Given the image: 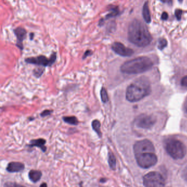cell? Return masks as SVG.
<instances>
[{
	"mask_svg": "<svg viewBox=\"0 0 187 187\" xmlns=\"http://www.w3.org/2000/svg\"><path fill=\"white\" fill-rule=\"evenodd\" d=\"M128 39L137 46L144 47L150 43L152 37L146 25L140 21L134 20L129 26Z\"/></svg>",
	"mask_w": 187,
	"mask_h": 187,
	"instance_id": "6da1fadb",
	"label": "cell"
},
{
	"mask_svg": "<svg viewBox=\"0 0 187 187\" xmlns=\"http://www.w3.org/2000/svg\"><path fill=\"white\" fill-rule=\"evenodd\" d=\"M151 92L149 81L146 77H140L128 87L126 90V98L129 102H137L149 95Z\"/></svg>",
	"mask_w": 187,
	"mask_h": 187,
	"instance_id": "7a4b0ae2",
	"label": "cell"
},
{
	"mask_svg": "<svg viewBox=\"0 0 187 187\" xmlns=\"http://www.w3.org/2000/svg\"><path fill=\"white\" fill-rule=\"evenodd\" d=\"M153 65V61L149 58L141 56L126 61L121 65L120 70L129 75L138 74L149 70Z\"/></svg>",
	"mask_w": 187,
	"mask_h": 187,
	"instance_id": "3957f363",
	"label": "cell"
},
{
	"mask_svg": "<svg viewBox=\"0 0 187 187\" xmlns=\"http://www.w3.org/2000/svg\"><path fill=\"white\" fill-rule=\"evenodd\" d=\"M165 150L170 157L174 159H182L185 157L187 150L183 143L180 140L171 139L167 140L165 143Z\"/></svg>",
	"mask_w": 187,
	"mask_h": 187,
	"instance_id": "277c9868",
	"label": "cell"
},
{
	"mask_svg": "<svg viewBox=\"0 0 187 187\" xmlns=\"http://www.w3.org/2000/svg\"><path fill=\"white\" fill-rule=\"evenodd\" d=\"M143 184L146 187H165V180L157 172H150L143 177Z\"/></svg>",
	"mask_w": 187,
	"mask_h": 187,
	"instance_id": "5b68a950",
	"label": "cell"
},
{
	"mask_svg": "<svg viewBox=\"0 0 187 187\" xmlns=\"http://www.w3.org/2000/svg\"><path fill=\"white\" fill-rule=\"evenodd\" d=\"M138 165L143 169H148L154 166L157 161L156 154L153 152H147L135 155Z\"/></svg>",
	"mask_w": 187,
	"mask_h": 187,
	"instance_id": "8992f818",
	"label": "cell"
},
{
	"mask_svg": "<svg viewBox=\"0 0 187 187\" xmlns=\"http://www.w3.org/2000/svg\"><path fill=\"white\" fill-rule=\"evenodd\" d=\"M56 60L57 54L55 52H53L49 59H48L44 55H39L35 57L27 58L25 59V61L27 64H30L38 65L43 67H51L55 63Z\"/></svg>",
	"mask_w": 187,
	"mask_h": 187,
	"instance_id": "52a82bcc",
	"label": "cell"
},
{
	"mask_svg": "<svg viewBox=\"0 0 187 187\" xmlns=\"http://www.w3.org/2000/svg\"><path fill=\"white\" fill-rule=\"evenodd\" d=\"M156 122V119L153 116L143 114L136 118L135 124L136 126L142 129H150Z\"/></svg>",
	"mask_w": 187,
	"mask_h": 187,
	"instance_id": "ba28073f",
	"label": "cell"
},
{
	"mask_svg": "<svg viewBox=\"0 0 187 187\" xmlns=\"http://www.w3.org/2000/svg\"><path fill=\"white\" fill-rule=\"evenodd\" d=\"M135 155L142 153L155 152V148L152 142L148 139H143L137 141L133 146Z\"/></svg>",
	"mask_w": 187,
	"mask_h": 187,
	"instance_id": "9c48e42d",
	"label": "cell"
},
{
	"mask_svg": "<svg viewBox=\"0 0 187 187\" xmlns=\"http://www.w3.org/2000/svg\"><path fill=\"white\" fill-rule=\"evenodd\" d=\"M112 49L116 54L121 56H130L134 53L132 49L126 47L123 43L118 42H115L112 44Z\"/></svg>",
	"mask_w": 187,
	"mask_h": 187,
	"instance_id": "30bf717a",
	"label": "cell"
},
{
	"mask_svg": "<svg viewBox=\"0 0 187 187\" xmlns=\"http://www.w3.org/2000/svg\"><path fill=\"white\" fill-rule=\"evenodd\" d=\"M14 34L17 38V47L19 48L21 51H23L24 49L23 47V41L26 38L27 32L26 30L22 27H18L14 29Z\"/></svg>",
	"mask_w": 187,
	"mask_h": 187,
	"instance_id": "8fae6325",
	"label": "cell"
},
{
	"mask_svg": "<svg viewBox=\"0 0 187 187\" xmlns=\"http://www.w3.org/2000/svg\"><path fill=\"white\" fill-rule=\"evenodd\" d=\"M25 165L21 162L12 161L8 164L6 170L10 173H15L21 172L24 170Z\"/></svg>",
	"mask_w": 187,
	"mask_h": 187,
	"instance_id": "7c38bea8",
	"label": "cell"
},
{
	"mask_svg": "<svg viewBox=\"0 0 187 187\" xmlns=\"http://www.w3.org/2000/svg\"><path fill=\"white\" fill-rule=\"evenodd\" d=\"M46 143V141L44 139H38L31 140L29 144L27 146L30 148L34 147H36L40 148L43 152H45L47 150V147L45 146V144Z\"/></svg>",
	"mask_w": 187,
	"mask_h": 187,
	"instance_id": "4fadbf2b",
	"label": "cell"
},
{
	"mask_svg": "<svg viewBox=\"0 0 187 187\" xmlns=\"http://www.w3.org/2000/svg\"><path fill=\"white\" fill-rule=\"evenodd\" d=\"M29 178L30 180L33 183H36L40 180L42 174L41 171L31 170L29 172Z\"/></svg>",
	"mask_w": 187,
	"mask_h": 187,
	"instance_id": "5bb4252c",
	"label": "cell"
},
{
	"mask_svg": "<svg viewBox=\"0 0 187 187\" xmlns=\"http://www.w3.org/2000/svg\"><path fill=\"white\" fill-rule=\"evenodd\" d=\"M109 11V13L106 14L105 18H103V19L105 21L106 20L118 16L120 13L119 8L117 6H109V8H108Z\"/></svg>",
	"mask_w": 187,
	"mask_h": 187,
	"instance_id": "9a60e30c",
	"label": "cell"
},
{
	"mask_svg": "<svg viewBox=\"0 0 187 187\" xmlns=\"http://www.w3.org/2000/svg\"><path fill=\"white\" fill-rule=\"evenodd\" d=\"M92 128L93 130L95 131V133L97 134L99 138H101L102 137V133L101 130V124L98 119H95L92 121Z\"/></svg>",
	"mask_w": 187,
	"mask_h": 187,
	"instance_id": "2e32d148",
	"label": "cell"
},
{
	"mask_svg": "<svg viewBox=\"0 0 187 187\" xmlns=\"http://www.w3.org/2000/svg\"><path fill=\"white\" fill-rule=\"evenodd\" d=\"M143 16L144 19L147 23H150L151 21V16L150 13L149 9L148 2H146L144 4L143 7Z\"/></svg>",
	"mask_w": 187,
	"mask_h": 187,
	"instance_id": "e0dca14e",
	"label": "cell"
},
{
	"mask_svg": "<svg viewBox=\"0 0 187 187\" xmlns=\"http://www.w3.org/2000/svg\"><path fill=\"white\" fill-rule=\"evenodd\" d=\"M108 161L109 167H110V169H112V170H115L116 166V159L115 156L114 155V154L111 152H109L108 153Z\"/></svg>",
	"mask_w": 187,
	"mask_h": 187,
	"instance_id": "ac0fdd59",
	"label": "cell"
},
{
	"mask_svg": "<svg viewBox=\"0 0 187 187\" xmlns=\"http://www.w3.org/2000/svg\"><path fill=\"white\" fill-rule=\"evenodd\" d=\"M63 120L65 122L72 125H78V120L77 118L75 116H65L63 117Z\"/></svg>",
	"mask_w": 187,
	"mask_h": 187,
	"instance_id": "d6986e66",
	"label": "cell"
},
{
	"mask_svg": "<svg viewBox=\"0 0 187 187\" xmlns=\"http://www.w3.org/2000/svg\"><path fill=\"white\" fill-rule=\"evenodd\" d=\"M101 98L102 102L106 103L109 101V97L106 90L104 87H102L101 90Z\"/></svg>",
	"mask_w": 187,
	"mask_h": 187,
	"instance_id": "ffe728a7",
	"label": "cell"
},
{
	"mask_svg": "<svg viewBox=\"0 0 187 187\" xmlns=\"http://www.w3.org/2000/svg\"><path fill=\"white\" fill-rule=\"evenodd\" d=\"M167 45V42L164 38H161L159 40L158 42V48L160 50H163L165 48Z\"/></svg>",
	"mask_w": 187,
	"mask_h": 187,
	"instance_id": "44dd1931",
	"label": "cell"
},
{
	"mask_svg": "<svg viewBox=\"0 0 187 187\" xmlns=\"http://www.w3.org/2000/svg\"><path fill=\"white\" fill-rule=\"evenodd\" d=\"M44 69L42 67L40 68H35L34 69V71H33V73L34 75L37 78H39L42 75V74L44 73Z\"/></svg>",
	"mask_w": 187,
	"mask_h": 187,
	"instance_id": "7402d4cb",
	"label": "cell"
},
{
	"mask_svg": "<svg viewBox=\"0 0 187 187\" xmlns=\"http://www.w3.org/2000/svg\"><path fill=\"white\" fill-rule=\"evenodd\" d=\"M4 187H25L19 184L12 182H7L6 183L4 184Z\"/></svg>",
	"mask_w": 187,
	"mask_h": 187,
	"instance_id": "603a6c76",
	"label": "cell"
},
{
	"mask_svg": "<svg viewBox=\"0 0 187 187\" xmlns=\"http://www.w3.org/2000/svg\"><path fill=\"white\" fill-rule=\"evenodd\" d=\"M53 112V111L52 110H48V109H46L43 111L42 112L40 113V116L41 117H45L51 115V114Z\"/></svg>",
	"mask_w": 187,
	"mask_h": 187,
	"instance_id": "cb8c5ba5",
	"label": "cell"
},
{
	"mask_svg": "<svg viewBox=\"0 0 187 187\" xmlns=\"http://www.w3.org/2000/svg\"><path fill=\"white\" fill-rule=\"evenodd\" d=\"M182 15V10L180 9H178L175 10V15L177 18V20L180 21Z\"/></svg>",
	"mask_w": 187,
	"mask_h": 187,
	"instance_id": "d4e9b609",
	"label": "cell"
},
{
	"mask_svg": "<svg viewBox=\"0 0 187 187\" xmlns=\"http://www.w3.org/2000/svg\"><path fill=\"white\" fill-rule=\"evenodd\" d=\"M93 54V51H91V50H87L86 51H85V53H84V54L83 55V56H82V59L84 60V59H85L86 58H87L88 56H91Z\"/></svg>",
	"mask_w": 187,
	"mask_h": 187,
	"instance_id": "484cf974",
	"label": "cell"
},
{
	"mask_svg": "<svg viewBox=\"0 0 187 187\" xmlns=\"http://www.w3.org/2000/svg\"><path fill=\"white\" fill-rule=\"evenodd\" d=\"M180 83L182 87L187 88V76H186L182 78Z\"/></svg>",
	"mask_w": 187,
	"mask_h": 187,
	"instance_id": "4316f807",
	"label": "cell"
},
{
	"mask_svg": "<svg viewBox=\"0 0 187 187\" xmlns=\"http://www.w3.org/2000/svg\"><path fill=\"white\" fill-rule=\"evenodd\" d=\"M182 175V177L184 180L187 181V166L184 169Z\"/></svg>",
	"mask_w": 187,
	"mask_h": 187,
	"instance_id": "83f0119b",
	"label": "cell"
},
{
	"mask_svg": "<svg viewBox=\"0 0 187 187\" xmlns=\"http://www.w3.org/2000/svg\"><path fill=\"white\" fill-rule=\"evenodd\" d=\"M169 17V15H168V14L166 12H163V13L161 15V19L163 20V21H166Z\"/></svg>",
	"mask_w": 187,
	"mask_h": 187,
	"instance_id": "f1b7e54d",
	"label": "cell"
},
{
	"mask_svg": "<svg viewBox=\"0 0 187 187\" xmlns=\"http://www.w3.org/2000/svg\"><path fill=\"white\" fill-rule=\"evenodd\" d=\"M162 2L164 4H167L171 5L172 4V0H161Z\"/></svg>",
	"mask_w": 187,
	"mask_h": 187,
	"instance_id": "f546056e",
	"label": "cell"
},
{
	"mask_svg": "<svg viewBox=\"0 0 187 187\" xmlns=\"http://www.w3.org/2000/svg\"><path fill=\"white\" fill-rule=\"evenodd\" d=\"M34 33H31V34H30V40H33V38H34Z\"/></svg>",
	"mask_w": 187,
	"mask_h": 187,
	"instance_id": "4dcf8cb0",
	"label": "cell"
},
{
	"mask_svg": "<svg viewBox=\"0 0 187 187\" xmlns=\"http://www.w3.org/2000/svg\"><path fill=\"white\" fill-rule=\"evenodd\" d=\"M40 187H47V184L46 183H42L41 184V185H40Z\"/></svg>",
	"mask_w": 187,
	"mask_h": 187,
	"instance_id": "1f68e13d",
	"label": "cell"
},
{
	"mask_svg": "<svg viewBox=\"0 0 187 187\" xmlns=\"http://www.w3.org/2000/svg\"><path fill=\"white\" fill-rule=\"evenodd\" d=\"M101 182H102V183H104V182H106V178H101Z\"/></svg>",
	"mask_w": 187,
	"mask_h": 187,
	"instance_id": "d6a6232c",
	"label": "cell"
},
{
	"mask_svg": "<svg viewBox=\"0 0 187 187\" xmlns=\"http://www.w3.org/2000/svg\"><path fill=\"white\" fill-rule=\"evenodd\" d=\"M178 1H179L180 2V3H181V2H182V1H183V0H178Z\"/></svg>",
	"mask_w": 187,
	"mask_h": 187,
	"instance_id": "836d02e7",
	"label": "cell"
},
{
	"mask_svg": "<svg viewBox=\"0 0 187 187\" xmlns=\"http://www.w3.org/2000/svg\"><path fill=\"white\" fill-rule=\"evenodd\" d=\"M186 111H187V105H186Z\"/></svg>",
	"mask_w": 187,
	"mask_h": 187,
	"instance_id": "e575fe53",
	"label": "cell"
}]
</instances>
